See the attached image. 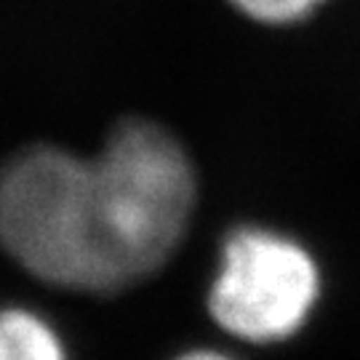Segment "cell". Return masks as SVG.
<instances>
[{"mask_svg":"<svg viewBox=\"0 0 360 360\" xmlns=\"http://www.w3.org/2000/svg\"><path fill=\"white\" fill-rule=\"evenodd\" d=\"M0 360H70L59 331L27 307L0 309Z\"/></svg>","mask_w":360,"mask_h":360,"instance_id":"obj_4","label":"cell"},{"mask_svg":"<svg viewBox=\"0 0 360 360\" xmlns=\"http://www.w3.org/2000/svg\"><path fill=\"white\" fill-rule=\"evenodd\" d=\"M321 264L307 245L267 227H238L219 251L208 312L251 345L299 334L321 299Z\"/></svg>","mask_w":360,"mask_h":360,"instance_id":"obj_3","label":"cell"},{"mask_svg":"<svg viewBox=\"0 0 360 360\" xmlns=\"http://www.w3.org/2000/svg\"><path fill=\"white\" fill-rule=\"evenodd\" d=\"M91 160V195L112 291L166 264L190 227L198 176L184 144L160 123H117Z\"/></svg>","mask_w":360,"mask_h":360,"instance_id":"obj_1","label":"cell"},{"mask_svg":"<svg viewBox=\"0 0 360 360\" xmlns=\"http://www.w3.org/2000/svg\"><path fill=\"white\" fill-rule=\"evenodd\" d=\"M227 3L262 25H294L312 16L328 0H227Z\"/></svg>","mask_w":360,"mask_h":360,"instance_id":"obj_5","label":"cell"},{"mask_svg":"<svg viewBox=\"0 0 360 360\" xmlns=\"http://www.w3.org/2000/svg\"><path fill=\"white\" fill-rule=\"evenodd\" d=\"M176 360H235L232 355H224V352H217V349H190L179 355Z\"/></svg>","mask_w":360,"mask_h":360,"instance_id":"obj_6","label":"cell"},{"mask_svg":"<svg viewBox=\"0 0 360 360\" xmlns=\"http://www.w3.org/2000/svg\"><path fill=\"white\" fill-rule=\"evenodd\" d=\"M0 245L43 283L107 294L91 160L53 144H32L0 168Z\"/></svg>","mask_w":360,"mask_h":360,"instance_id":"obj_2","label":"cell"}]
</instances>
